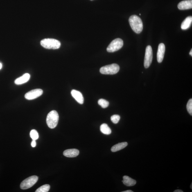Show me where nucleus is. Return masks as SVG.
<instances>
[{
    "instance_id": "nucleus-1",
    "label": "nucleus",
    "mask_w": 192,
    "mask_h": 192,
    "mask_svg": "<svg viewBox=\"0 0 192 192\" xmlns=\"http://www.w3.org/2000/svg\"><path fill=\"white\" fill-rule=\"evenodd\" d=\"M129 22L132 29L137 34L142 31L143 24L141 19L138 16L132 15L129 18Z\"/></svg>"
},
{
    "instance_id": "nucleus-2",
    "label": "nucleus",
    "mask_w": 192,
    "mask_h": 192,
    "mask_svg": "<svg viewBox=\"0 0 192 192\" xmlns=\"http://www.w3.org/2000/svg\"><path fill=\"white\" fill-rule=\"evenodd\" d=\"M59 115L58 113L55 110H53L48 114L46 118V123L50 128H55L58 124Z\"/></svg>"
},
{
    "instance_id": "nucleus-3",
    "label": "nucleus",
    "mask_w": 192,
    "mask_h": 192,
    "mask_svg": "<svg viewBox=\"0 0 192 192\" xmlns=\"http://www.w3.org/2000/svg\"><path fill=\"white\" fill-rule=\"evenodd\" d=\"M41 45L47 49H57L60 47L61 43L55 39H46L41 41Z\"/></svg>"
},
{
    "instance_id": "nucleus-4",
    "label": "nucleus",
    "mask_w": 192,
    "mask_h": 192,
    "mask_svg": "<svg viewBox=\"0 0 192 192\" xmlns=\"http://www.w3.org/2000/svg\"><path fill=\"white\" fill-rule=\"evenodd\" d=\"M119 70V66L118 64H114L102 67L100 72L102 74H114L118 73Z\"/></svg>"
},
{
    "instance_id": "nucleus-5",
    "label": "nucleus",
    "mask_w": 192,
    "mask_h": 192,
    "mask_svg": "<svg viewBox=\"0 0 192 192\" xmlns=\"http://www.w3.org/2000/svg\"><path fill=\"white\" fill-rule=\"evenodd\" d=\"M38 180V177L37 176H32L28 177L21 182L20 185V188L23 190L29 189L34 185Z\"/></svg>"
},
{
    "instance_id": "nucleus-6",
    "label": "nucleus",
    "mask_w": 192,
    "mask_h": 192,
    "mask_svg": "<svg viewBox=\"0 0 192 192\" xmlns=\"http://www.w3.org/2000/svg\"><path fill=\"white\" fill-rule=\"evenodd\" d=\"M123 41L121 39H116L109 44L107 48V51L109 53H114L118 51L123 47Z\"/></svg>"
},
{
    "instance_id": "nucleus-7",
    "label": "nucleus",
    "mask_w": 192,
    "mask_h": 192,
    "mask_svg": "<svg viewBox=\"0 0 192 192\" xmlns=\"http://www.w3.org/2000/svg\"><path fill=\"white\" fill-rule=\"evenodd\" d=\"M153 60V51L151 46L150 45L147 47L145 53L144 66L147 69L151 65Z\"/></svg>"
},
{
    "instance_id": "nucleus-8",
    "label": "nucleus",
    "mask_w": 192,
    "mask_h": 192,
    "mask_svg": "<svg viewBox=\"0 0 192 192\" xmlns=\"http://www.w3.org/2000/svg\"><path fill=\"white\" fill-rule=\"evenodd\" d=\"M43 93V91L41 89H37L33 90L26 93L25 95V97L27 100H33L41 96Z\"/></svg>"
},
{
    "instance_id": "nucleus-9",
    "label": "nucleus",
    "mask_w": 192,
    "mask_h": 192,
    "mask_svg": "<svg viewBox=\"0 0 192 192\" xmlns=\"http://www.w3.org/2000/svg\"><path fill=\"white\" fill-rule=\"evenodd\" d=\"M165 50V46L163 43H161L159 44L158 47L157 59L158 62L161 63L164 58Z\"/></svg>"
},
{
    "instance_id": "nucleus-10",
    "label": "nucleus",
    "mask_w": 192,
    "mask_h": 192,
    "mask_svg": "<svg viewBox=\"0 0 192 192\" xmlns=\"http://www.w3.org/2000/svg\"><path fill=\"white\" fill-rule=\"evenodd\" d=\"M179 9L184 10L189 9L192 8V0H185L179 3L177 5Z\"/></svg>"
},
{
    "instance_id": "nucleus-11",
    "label": "nucleus",
    "mask_w": 192,
    "mask_h": 192,
    "mask_svg": "<svg viewBox=\"0 0 192 192\" xmlns=\"http://www.w3.org/2000/svg\"><path fill=\"white\" fill-rule=\"evenodd\" d=\"M72 96L80 104H82L84 103V98L83 96L80 91L73 90L71 92Z\"/></svg>"
},
{
    "instance_id": "nucleus-12",
    "label": "nucleus",
    "mask_w": 192,
    "mask_h": 192,
    "mask_svg": "<svg viewBox=\"0 0 192 192\" xmlns=\"http://www.w3.org/2000/svg\"><path fill=\"white\" fill-rule=\"evenodd\" d=\"M79 153L80 152L76 149H71L64 150L63 154L66 157L73 158L78 156Z\"/></svg>"
},
{
    "instance_id": "nucleus-13",
    "label": "nucleus",
    "mask_w": 192,
    "mask_h": 192,
    "mask_svg": "<svg viewBox=\"0 0 192 192\" xmlns=\"http://www.w3.org/2000/svg\"><path fill=\"white\" fill-rule=\"evenodd\" d=\"M30 78V75L28 73H26L22 76L16 79L14 82L17 85H20L28 82Z\"/></svg>"
},
{
    "instance_id": "nucleus-14",
    "label": "nucleus",
    "mask_w": 192,
    "mask_h": 192,
    "mask_svg": "<svg viewBox=\"0 0 192 192\" xmlns=\"http://www.w3.org/2000/svg\"><path fill=\"white\" fill-rule=\"evenodd\" d=\"M123 182L125 185L128 186H132L135 185L136 182L134 179L131 178L127 176H124Z\"/></svg>"
},
{
    "instance_id": "nucleus-15",
    "label": "nucleus",
    "mask_w": 192,
    "mask_h": 192,
    "mask_svg": "<svg viewBox=\"0 0 192 192\" xmlns=\"http://www.w3.org/2000/svg\"><path fill=\"white\" fill-rule=\"evenodd\" d=\"M192 22V16H189L184 20L181 25V28L183 30H186L191 27Z\"/></svg>"
},
{
    "instance_id": "nucleus-16",
    "label": "nucleus",
    "mask_w": 192,
    "mask_h": 192,
    "mask_svg": "<svg viewBox=\"0 0 192 192\" xmlns=\"http://www.w3.org/2000/svg\"><path fill=\"white\" fill-rule=\"evenodd\" d=\"M128 145L127 142H123L118 143L114 145L111 148V151L112 152H116L121 150L126 147Z\"/></svg>"
},
{
    "instance_id": "nucleus-17",
    "label": "nucleus",
    "mask_w": 192,
    "mask_h": 192,
    "mask_svg": "<svg viewBox=\"0 0 192 192\" xmlns=\"http://www.w3.org/2000/svg\"><path fill=\"white\" fill-rule=\"evenodd\" d=\"M100 130L102 133L104 134H110L112 133V130L107 124L106 123H103L101 125L100 127Z\"/></svg>"
},
{
    "instance_id": "nucleus-18",
    "label": "nucleus",
    "mask_w": 192,
    "mask_h": 192,
    "mask_svg": "<svg viewBox=\"0 0 192 192\" xmlns=\"http://www.w3.org/2000/svg\"><path fill=\"white\" fill-rule=\"evenodd\" d=\"M50 188L49 185L45 184L37 189L36 192H47L49 191Z\"/></svg>"
},
{
    "instance_id": "nucleus-19",
    "label": "nucleus",
    "mask_w": 192,
    "mask_h": 192,
    "mask_svg": "<svg viewBox=\"0 0 192 192\" xmlns=\"http://www.w3.org/2000/svg\"><path fill=\"white\" fill-rule=\"evenodd\" d=\"M98 103L99 105L101 106L103 108H107L109 106V102L107 101V100L101 99L98 100Z\"/></svg>"
},
{
    "instance_id": "nucleus-20",
    "label": "nucleus",
    "mask_w": 192,
    "mask_h": 192,
    "mask_svg": "<svg viewBox=\"0 0 192 192\" xmlns=\"http://www.w3.org/2000/svg\"><path fill=\"white\" fill-rule=\"evenodd\" d=\"M30 136L31 139L34 140H36L39 138L38 132L35 130H32L30 132Z\"/></svg>"
},
{
    "instance_id": "nucleus-21",
    "label": "nucleus",
    "mask_w": 192,
    "mask_h": 192,
    "mask_svg": "<svg viewBox=\"0 0 192 192\" xmlns=\"http://www.w3.org/2000/svg\"><path fill=\"white\" fill-rule=\"evenodd\" d=\"M186 108L188 112L191 115V116L192 115V99H190L187 104L186 105Z\"/></svg>"
},
{
    "instance_id": "nucleus-22",
    "label": "nucleus",
    "mask_w": 192,
    "mask_h": 192,
    "mask_svg": "<svg viewBox=\"0 0 192 192\" xmlns=\"http://www.w3.org/2000/svg\"><path fill=\"white\" fill-rule=\"evenodd\" d=\"M120 117L118 115H114L111 117V120L113 123L116 124L118 123L120 121Z\"/></svg>"
},
{
    "instance_id": "nucleus-23",
    "label": "nucleus",
    "mask_w": 192,
    "mask_h": 192,
    "mask_svg": "<svg viewBox=\"0 0 192 192\" xmlns=\"http://www.w3.org/2000/svg\"><path fill=\"white\" fill-rule=\"evenodd\" d=\"M37 143L36 140H33L31 143V146L33 147H35L36 146Z\"/></svg>"
},
{
    "instance_id": "nucleus-24",
    "label": "nucleus",
    "mask_w": 192,
    "mask_h": 192,
    "mask_svg": "<svg viewBox=\"0 0 192 192\" xmlns=\"http://www.w3.org/2000/svg\"><path fill=\"white\" fill-rule=\"evenodd\" d=\"M183 192V191L180 190H175V191H174V192Z\"/></svg>"
},
{
    "instance_id": "nucleus-25",
    "label": "nucleus",
    "mask_w": 192,
    "mask_h": 192,
    "mask_svg": "<svg viewBox=\"0 0 192 192\" xmlns=\"http://www.w3.org/2000/svg\"><path fill=\"white\" fill-rule=\"evenodd\" d=\"M123 192H133V191H131V190H128V191H123Z\"/></svg>"
},
{
    "instance_id": "nucleus-26",
    "label": "nucleus",
    "mask_w": 192,
    "mask_h": 192,
    "mask_svg": "<svg viewBox=\"0 0 192 192\" xmlns=\"http://www.w3.org/2000/svg\"><path fill=\"white\" fill-rule=\"evenodd\" d=\"M189 54L190 55H191V56H192V50L191 49V51H190L189 53Z\"/></svg>"
},
{
    "instance_id": "nucleus-27",
    "label": "nucleus",
    "mask_w": 192,
    "mask_h": 192,
    "mask_svg": "<svg viewBox=\"0 0 192 192\" xmlns=\"http://www.w3.org/2000/svg\"><path fill=\"white\" fill-rule=\"evenodd\" d=\"M2 67V65L1 63H0V69H1Z\"/></svg>"
}]
</instances>
